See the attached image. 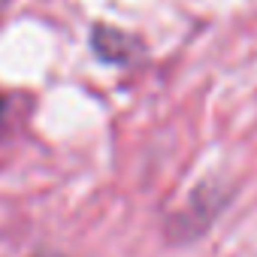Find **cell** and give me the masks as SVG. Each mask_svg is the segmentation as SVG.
I'll list each match as a JSON object with an SVG mask.
<instances>
[{"instance_id": "cell-1", "label": "cell", "mask_w": 257, "mask_h": 257, "mask_svg": "<svg viewBox=\"0 0 257 257\" xmlns=\"http://www.w3.org/2000/svg\"><path fill=\"white\" fill-rule=\"evenodd\" d=\"M7 115H10V103L0 100V134H4V124H7Z\"/></svg>"}, {"instance_id": "cell-2", "label": "cell", "mask_w": 257, "mask_h": 257, "mask_svg": "<svg viewBox=\"0 0 257 257\" xmlns=\"http://www.w3.org/2000/svg\"><path fill=\"white\" fill-rule=\"evenodd\" d=\"M7 4H10V0H0V10H4V7H7Z\"/></svg>"}]
</instances>
